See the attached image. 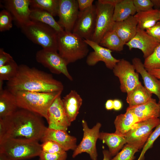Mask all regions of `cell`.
Here are the masks:
<instances>
[{"mask_svg":"<svg viewBox=\"0 0 160 160\" xmlns=\"http://www.w3.org/2000/svg\"><path fill=\"white\" fill-rule=\"evenodd\" d=\"M103 160H111V156L109 151L107 150H104L103 151Z\"/></svg>","mask_w":160,"mask_h":160,"instance_id":"cell-47","label":"cell"},{"mask_svg":"<svg viewBox=\"0 0 160 160\" xmlns=\"http://www.w3.org/2000/svg\"><path fill=\"white\" fill-rule=\"evenodd\" d=\"M121 1V0H98L97 1L100 3L109 4L114 7Z\"/></svg>","mask_w":160,"mask_h":160,"instance_id":"cell-43","label":"cell"},{"mask_svg":"<svg viewBox=\"0 0 160 160\" xmlns=\"http://www.w3.org/2000/svg\"><path fill=\"white\" fill-rule=\"evenodd\" d=\"M137 12L133 0H121L114 7L113 20L114 22L122 21Z\"/></svg>","mask_w":160,"mask_h":160,"instance_id":"cell-29","label":"cell"},{"mask_svg":"<svg viewBox=\"0 0 160 160\" xmlns=\"http://www.w3.org/2000/svg\"><path fill=\"white\" fill-rule=\"evenodd\" d=\"M136 20L137 26L145 30L153 26L160 20V11L157 9L137 12L134 16Z\"/></svg>","mask_w":160,"mask_h":160,"instance_id":"cell-28","label":"cell"},{"mask_svg":"<svg viewBox=\"0 0 160 160\" xmlns=\"http://www.w3.org/2000/svg\"><path fill=\"white\" fill-rule=\"evenodd\" d=\"M7 89L15 94L20 91L44 92H62L64 86L51 74L24 64L19 65L16 75L7 83Z\"/></svg>","mask_w":160,"mask_h":160,"instance_id":"cell-2","label":"cell"},{"mask_svg":"<svg viewBox=\"0 0 160 160\" xmlns=\"http://www.w3.org/2000/svg\"><path fill=\"white\" fill-rule=\"evenodd\" d=\"M41 145L42 151L47 153H55L66 152L58 143L52 140L45 141Z\"/></svg>","mask_w":160,"mask_h":160,"instance_id":"cell-37","label":"cell"},{"mask_svg":"<svg viewBox=\"0 0 160 160\" xmlns=\"http://www.w3.org/2000/svg\"><path fill=\"white\" fill-rule=\"evenodd\" d=\"M18 67L19 65L14 60L0 67V80H10L16 74Z\"/></svg>","mask_w":160,"mask_h":160,"instance_id":"cell-32","label":"cell"},{"mask_svg":"<svg viewBox=\"0 0 160 160\" xmlns=\"http://www.w3.org/2000/svg\"><path fill=\"white\" fill-rule=\"evenodd\" d=\"M66 152L61 153H52L42 151L39 156V160H66Z\"/></svg>","mask_w":160,"mask_h":160,"instance_id":"cell-39","label":"cell"},{"mask_svg":"<svg viewBox=\"0 0 160 160\" xmlns=\"http://www.w3.org/2000/svg\"><path fill=\"white\" fill-rule=\"evenodd\" d=\"M160 44V42L149 35L146 31L140 29L137 26L136 34L125 45L127 46L130 50L133 48L140 50L145 59L152 54Z\"/></svg>","mask_w":160,"mask_h":160,"instance_id":"cell-17","label":"cell"},{"mask_svg":"<svg viewBox=\"0 0 160 160\" xmlns=\"http://www.w3.org/2000/svg\"><path fill=\"white\" fill-rule=\"evenodd\" d=\"M137 12H143L153 9L151 0H133Z\"/></svg>","mask_w":160,"mask_h":160,"instance_id":"cell-38","label":"cell"},{"mask_svg":"<svg viewBox=\"0 0 160 160\" xmlns=\"http://www.w3.org/2000/svg\"><path fill=\"white\" fill-rule=\"evenodd\" d=\"M136 116L140 121L159 117V107L155 99L152 98L146 103L128 107Z\"/></svg>","mask_w":160,"mask_h":160,"instance_id":"cell-21","label":"cell"},{"mask_svg":"<svg viewBox=\"0 0 160 160\" xmlns=\"http://www.w3.org/2000/svg\"><path fill=\"white\" fill-rule=\"evenodd\" d=\"M19 108L15 95L7 89L0 91V119L9 116Z\"/></svg>","mask_w":160,"mask_h":160,"instance_id":"cell-24","label":"cell"},{"mask_svg":"<svg viewBox=\"0 0 160 160\" xmlns=\"http://www.w3.org/2000/svg\"><path fill=\"white\" fill-rule=\"evenodd\" d=\"M14 60L12 56L5 52L2 48L0 49V67Z\"/></svg>","mask_w":160,"mask_h":160,"instance_id":"cell-41","label":"cell"},{"mask_svg":"<svg viewBox=\"0 0 160 160\" xmlns=\"http://www.w3.org/2000/svg\"><path fill=\"white\" fill-rule=\"evenodd\" d=\"M147 71L150 74L160 79V69H149Z\"/></svg>","mask_w":160,"mask_h":160,"instance_id":"cell-45","label":"cell"},{"mask_svg":"<svg viewBox=\"0 0 160 160\" xmlns=\"http://www.w3.org/2000/svg\"><path fill=\"white\" fill-rule=\"evenodd\" d=\"M96 18L95 5L79 11L72 32L84 39L92 40L95 29Z\"/></svg>","mask_w":160,"mask_h":160,"instance_id":"cell-11","label":"cell"},{"mask_svg":"<svg viewBox=\"0 0 160 160\" xmlns=\"http://www.w3.org/2000/svg\"><path fill=\"white\" fill-rule=\"evenodd\" d=\"M146 31L149 35L160 42V21L152 27L146 30Z\"/></svg>","mask_w":160,"mask_h":160,"instance_id":"cell-40","label":"cell"},{"mask_svg":"<svg viewBox=\"0 0 160 160\" xmlns=\"http://www.w3.org/2000/svg\"><path fill=\"white\" fill-rule=\"evenodd\" d=\"M84 41L94 50L87 57L86 62L87 65L93 66L98 62L102 61L107 68L113 70L119 60L116 59L112 56V51L101 46L92 40L84 39Z\"/></svg>","mask_w":160,"mask_h":160,"instance_id":"cell-15","label":"cell"},{"mask_svg":"<svg viewBox=\"0 0 160 160\" xmlns=\"http://www.w3.org/2000/svg\"><path fill=\"white\" fill-rule=\"evenodd\" d=\"M84 39L65 30L57 33V51L68 65L85 57L89 49Z\"/></svg>","mask_w":160,"mask_h":160,"instance_id":"cell-4","label":"cell"},{"mask_svg":"<svg viewBox=\"0 0 160 160\" xmlns=\"http://www.w3.org/2000/svg\"><path fill=\"white\" fill-rule=\"evenodd\" d=\"M30 7L47 11L54 17L58 15L59 0H30Z\"/></svg>","mask_w":160,"mask_h":160,"instance_id":"cell-31","label":"cell"},{"mask_svg":"<svg viewBox=\"0 0 160 160\" xmlns=\"http://www.w3.org/2000/svg\"><path fill=\"white\" fill-rule=\"evenodd\" d=\"M153 7L160 9V0H151Z\"/></svg>","mask_w":160,"mask_h":160,"instance_id":"cell-48","label":"cell"},{"mask_svg":"<svg viewBox=\"0 0 160 160\" xmlns=\"http://www.w3.org/2000/svg\"><path fill=\"white\" fill-rule=\"evenodd\" d=\"M113 109L118 111L120 110L122 106V103L121 101L118 99L113 100Z\"/></svg>","mask_w":160,"mask_h":160,"instance_id":"cell-44","label":"cell"},{"mask_svg":"<svg viewBox=\"0 0 160 160\" xmlns=\"http://www.w3.org/2000/svg\"><path fill=\"white\" fill-rule=\"evenodd\" d=\"M47 140L54 141L65 151L74 150L77 146V139L68 134L66 131L51 129L47 127L41 140L42 142Z\"/></svg>","mask_w":160,"mask_h":160,"instance_id":"cell-18","label":"cell"},{"mask_svg":"<svg viewBox=\"0 0 160 160\" xmlns=\"http://www.w3.org/2000/svg\"><path fill=\"white\" fill-rule=\"evenodd\" d=\"M64 109L67 116L71 122L78 115L82 103V99L75 90H72L62 99Z\"/></svg>","mask_w":160,"mask_h":160,"instance_id":"cell-22","label":"cell"},{"mask_svg":"<svg viewBox=\"0 0 160 160\" xmlns=\"http://www.w3.org/2000/svg\"><path fill=\"white\" fill-rule=\"evenodd\" d=\"M99 139L108 146L111 156L116 155L124 145L127 143L125 137L118 135L115 133L100 132Z\"/></svg>","mask_w":160,"mask_h":160,"instance_id":"cell-26","label":"cell"},{"mask_svg":"<svg viewBox=\"0 0 160 160\" xmlns=\"http://www.w3.org/2000/svg\"><path fill=\"white\" fill-rule=\"evenodd\" d=\"M136 71L141 75L145 87L152 94L155 95L160 103V79L149 73L145 69L143 63L139 58L135 57L132 61Z\"/></svg>","mask_w":160,"mask_h":160,"instance_id":"cell-19","label":"cell"},{"mask_svg":"<svg viewBox=\"0 0 160 160\" xmlns=\"http://www.w3.org/2000/svg\"><path fill=\"white\" fill-rule=\"evenodd\" d=\"M36 59L37 62L48 68L52 73L63 74L70 81L73 80L67 69L68 65L57 51L42 49L36 52Z\"/></svg>","mask_w":160,"mask_h":160,"instance_id":"cell-9","label":"cell"},{"mask_svg":"<svg viewBox=\"0 0 160 160\" xmlns=\"http://www.w3.org/2000/svg\"><path fill=\"white\" fill-rule=\"evenodd\" d=\"M140 122L135 114L127 108L124 114L117 116L114 121L116 130L115 133L125 137L135 124Z\"/></svg>","mask_w":160,"mask_h":160,"instance_id":"cell-23","label":"cell"},{"mask_svg":"<svg viewBox=\"0 0 160 160\" xmlns=\"http://www.w3.org/2000/svg\"><path fill=\"white\" fill-rule=\"evenodd\" d=\"M143 64L147 71L160 69V44L151 55L145 59Z\"/></svg>","mask_w":160,"mask_h":160,"instance_id":"cell-33","label":"cell"},{"mask_svg":"<svg viewBox=\"0 0 160 160\" xmlns=\"http://www.w3.org/2000/svg\"><path fill=\"white\" fill-rule=\"evenodd\" d=\"M41 117L27 110L20 108L11 115L0 119L4 134L0 142L8 139L41 140L47 127Z\"/></svg>","mask_w":160,"mask_h":160,"instance_id":"cell-1","label":"cell"},{"mask_svg":"<svg viewBox=\"0 0 160 160\" xmlns=\"http://www.w3.org/2000/svg\"><path fill=\"white\" fill-rule=\"evenodd\" d=\"M48 128L66 131L71 125L63 106L61 95L54 101L47 111Z\"/></svg>","mask_w":160,"mask_h":160,"instance_id":"cell-13","label":"cell"},{"mask_svg":"<svg viewBox=\"0 0 160 160\" xmlns=\"http://www.w3.org/2000/svg\"><path fill=\"white\" fill-rule=\"evenodd\" d=\"M160 124L159 118L140 121L134 124L125 137L126 143L138 150L146 143L153 129Z\"/></svg>","mask_w":160,"mask_h":160,"instance_id":"cell-7","label":"cell"},{"mask_svg":"<svg viewBox=\"0 0 160 160\" xmlns=\"http://www.w3.org/2000/svg\"><path fill=\"white\" fill-rule=\"evenodd\" d=\"M99 44L112 51L121 52L123 49L125 43L113 30H111L103 37Z\"/></svg>","mask_w":160,"mask_h":160,"instance_id":"cell-30","label":"cell"},{"mask_svg":"<svg viewBox=\"0 0 160 160\" xmlns=\"http://www.w3.org/2000/svg\"><path fill=\"white\" fill-rule=\"evenodd\" d=\"M159 105V118H160V103L158 104Z\"/></svg>","mask_w":160,"mask_h":160,"instance_id":"cell-50","label":"cell"},{"mask_svg":"<svg viewBox=\"0 0 160 160\" xmlns=\"http://www.w3.org/2000/svg\"><path fill=\"white\" fill-rule=\"evenodd\" d=\"M160 135V124L156 127L154 131L152 132L145 145L143 147L141 154L137 160H143L144 155L148 150L151 148L156 140Z\"/></svg>","mask_w":160,"mask_h":160,"instance_id":"cell-36","label":"cell"},{"mask_svg":"<svg viewBox=\"0 0 160 160\" xmlns=\"http://www.w3.org/2000/svg\"><path fill=\"white\" fill-rule=\"evenodd\" d=\"M127 93L126 101L130 107L144 103L152 98V94L141 83Z\"/></svg>","mask_w":160,"mask_h":160,"instance_id":"cell-25","label":"cell"},{"mask_svg":"<svg viewBox=\"0 0 160 160\" xmlns=\"http://www.w3.org/2000/svg\"><path fill=\"white\" fill-rule=\"evenodd\" d=\"M82 125L83 137L80 143L74 150L72 157L74 158L79 154L85 152L89 154L92 160H97L96 143L99 139L101 124L98 122L92 128H89L86 121L83 120Z\"/></svg>","mask_w":160,"mask_h":160,"instance_id":"cell-8","label":"cell"},{"mask_svg":"<svg viewBox=\"0 0 160 160\" xmlns=\"http://www.w3.org/2000/svg\"><path fill=\"white\" fill-rule=\"evenodd\" d=\"M79 12L77 0H59L58 23L64 30L72 32Z\"/></svg>","mask_w":160,"mask_h":160,"instance_id":"cell-14","label":"cell"},{"mask_svg":"<svg viewBox=\"0 0 160 160\" xmlns=\"http://www.w3.org/2000/svg\"><path fill=\"white\" fill-rule=\"evenodd\" d=\"M135 70L132 64L123 59L119 60L113 69L114 75L119 79L122 92L127 93L141 83Z\"/></svg>","mask_w":160,"mask_h":160,"instance_id":"cell-10","label":"cell"},{"mask_svg":"<svg viewBox=\"0 0 160 160\" xmlns=\"http://www.w3.org/2000/svg\"><path fill=\"white\" fill-rule=\"evenodd\" d=\"M42 150L38 141L11 138L0 142V153L11 160H24L39 156Z\"/></svg>","mask_w":160,"mask_h":160,"instance_id":"cell-5","label":"cell"},{"mask_svg":"<svg viewBox=\"0 0 160 160\" xmlns=\"http://www.w3.org/2000/svg\"><path fill=\"white\" fill-rule=\"evenodd\" d=\"M13 17L10 12L5 9L0 12V31L9 30L12 27Z\"/></svg>","mask_w":160,"mask_h":160,"instance_id":"cell-35","label":"cell"},{"mask_svg":"<svg viewBox=\"0 0 160 160\" xmlns=\"http://www.w3.org/2000/svg\"><path fill=\"white\" fill-rule=\"evenodd\" d=\"M105 107L106 109L108 110H110L113 109V100L109 99L106 101Z\"/></svg>","mask_w":160,"mask_h":160,"instance_id":"cell-46","label":"cell"},{"mask_svg":"<svg viewBox=\"0 0 160 160\" xmlns=\"http://www.w3.org/2000/svg\"><path fill=\"white\" fill-rule=\"evenodd\" d=\"M3 2L5 9L20 28L31 20L30 0H5Z\"/></svg>","mask_w":160,"mask_h":160,"instance_id":"cell-16","label":"cell"},{"mask_svg":"<svg viewBox=\"0 0 160 160\" xmlns=\"http://www.w3.org/2000/svg\"><path fill=\"white\" fill-rule=\"evenodd\" d=\"M159 11H160V9H159Z\"/></svg>","mask_w":160,"mask_h":160,"instance_id":"cell-51","label":"cell"},{"mask_svg":"<svg viewBox=\"0 0 160 160\" xmlns=\"http://www.w3.org/2000/svg\"><path fill=\"white\" fill-rule=\"evenodd\" d=\"M137 24L134 16H131L122 21L114 22L111 30L116 33L125 44L136 34Z\"/></svg>","mask_w":160,"mask_h":160,"instance_id":"cell-20","label":"cell"},{"mask_svg":"<svg viewBox=\"0 0 160 160\" xmlns=\"http://www.w3.org/2000/svg\"><path fill=\"white\" fill-rule=\"evenodd\" d=\"M22 32L32 42L44 49L57 51V33L49 26L31 20L21 28Z\"/></svg>","mask_w":160,"mask_h":160,"instance_id":"cell-6","label":"cell"},{"mask_svg":"<svg viewBox=\"0 0 160 160\" xmlns=\"http://www.w3.org/2000/svg\"><path fill=\"white\" fill-rule=\"evenodd\" d=\"M121 151L111 160H133L135 158V153L138 150L126 143Z\"/></svg>","mask_w":160,"mask_h":160,"instance_id":"cell-34","label":"cell"},{"mask_svg":"<svg viewBox=\"0 0 160 160\" xmlns=\"http://www.w3.org/2000/svg\"><path fill=\"white\" fill-rule=\"evenodd\" d=\"M0 160H11L4 154L0 153Z\"/></svg>","mask_w":160,"mask_h":160,"instance_id":"cell-49","label":"cell"},{"mask_svg":"<svg viewBox=\"0 0 160 160\" xmlns=\"http://www.w3.org/2000/svg\"><path fill=\"white\" fill-rule=\"evenodd\" d=\"M62 92H44L18 91L15 95L20 108L29 111L44 117L47 120L49 108Z\"/></svg>","mask_w":160,"mask_h":160,"instance_id":"cell-3","label":"cell"},{"mask_svg":"<svg viewBox=\"0 0 160 160\" xmlns=\"http://www.w3.org/2000/svg\"><path fill=\"white\" fill-rule=\"evenodd\" d=\"M97 11L95 29L92 40L99 44L104 35L111 30L114 22L113 15L114 7L96 1Z\"/></svg>","mask_w":160,"mask_h":160,"instance_id":"cell-12","label":"cell"},{"mask_svg":"<svg viewBox=\"0 0 160 160\" xmlns=\"http://www.w3.org/2000/svg\"><path fill=\"white\" fill-rule=\"evenodd\" d=\"M31 20L37 21L47 25L54 29L57 33L64 30L50 13L44 10L30 8Z\"/></svg>","mask_w":160,"mask_h":160,"instance_id":"cell-27","label":"cell"},{"mask_svg":"<svg viewBox=\"0 0 160 160\" xmlns=\"http://www.w3.org/2000/svg\"><path fill=\"white\" fill-rule=\"evenodd\" d=\"M79 11H82L93 5L94 0H77Z\"/></svg>","mask_w":160,"mask_h":160,"instance_id":"cell-42","label":"cell"}]
</instances>
